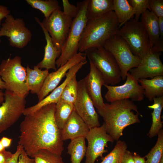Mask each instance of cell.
<instances>
[{
  "label": "cell",
  "instance_id": "27",
  "mask_svg": "<svg viewBox=\"0 0 163 163\" xmlns=\"http://www.w3.org/2000/svg\"><path fill=\"white\" fill-rule=\"evenodd\" d=\"M85 138L80 137L71 140L67 147V153L71 156V163H81L85 156L87 147Z\"/></svg>",
  "mask_w": 163,
  "mask_h": 163
},
{
  "label": "cell",
  "instance_id": "23",
  "mask_svg": "<svg viewBox=\"0 0 163 163\" xmlns=\"http://www.w3.org/2000/svg\"><path fill=\"white\" fill-rule=\"evenodd\" d=\"M143 88L144 95L150 101L155 97L163 96V76H157L151 79L138 80Z\"/></svg>",
  "mask_w": 163,
  "mask_h": 163
},
{
  "label": "cell",
  "instance_id": "47",
  "mask_svg": "<svg viewBox=\"0 0 163 163\" xmlns=\"http://www.w3.org/2000/svg\"><path fill=\"white\" fill-rule=\"evenodd\" d=\"M0 89L3 90L5 89V82L2 80L0 76Z\"/></svg>",
  "mask_w": 163,
  "mask_h": 163
},
{
  "label": "cell",
  "instance_id": "50",
  "mask_svg": "<svg viewBox=\"0 0 163 163\" xmlns=\"http://www.w3.org/2000/svg\"><path fill=\"white\" fill-rule=\"evenodd\" d=\"M1 22H0V27L1 26ZM1 40L0 38V43H1Z\"/></svg>",
  "mask_w": 163,
  "mask_h": 163
},
{
  "label": "cell",
  "instance_id": "2",
  "mask_svg": "<svg viewBox=\"0 0 163 163\" xmlns=\"http://www.w3.org/2000/svg\"><path fill=\"white\" fill-rule=\"evenodd\" d=\"M97 111L104 121L107 133L114 141L119 140L126 127L140 122L138 108L130 99L105 103L104 107Z\"/></svg>",
  "mask_w": 163,
  "mask_h": 163
},
{
  "label": "cell",
  "instance_id": "44",
  "mask_svg": "<svg viewBox=\"0 0 163 163\" xmlns=\"http://www.w3.org/2000/svg\"><path fill=\"white\" fill-rule=\"evenodd\" d=\"M135 163H145V157H141L136 152L133 154Z\"/></svg>",
  "mask_w": 163,
  "mask_h": 163
},
{
  "label": "cell",
  "instance_id": "16",
  "mask_svg": "<svg viewBox=\"0 0 163 163\" xmlns=\"http://www.w3.org/2000/svg\"><path fill=\"white\" fill-rule=\"evenodd\" d=\"M86 57L85 53L78 52L56 70L49 73L45 79L40 91L37 95L38 102L44 99L57 87L71 68L80 62L86 60Z\"/></svg>",
  "mask_w": 163,
  "mask_h": 163
},
{
  "label": "cell",
  "instance_id": "30",
  "mask_svg": "<svg viewBox=\"0 0 163 163\" xmlns=\"http://www.w3.org/2000/svg\"><path fill=\"white\" fill-rule=\"evenodd\" d=\"M127 146L124 141H117L114 148L107 155L102 158L100 163H121L123 156Z\"/></svg>",
  "mask_w": 163,
  "mask_h": 163
},
{
  "label": "cell",
  "instance_id": "15",
  "mask_svg": "<svg viewBox=\"0 0 163 163\" xmlns=\"http://www.w3.org/2000/svg\"><path fill=\"white\" fill-rule=\"evenodd\" d=\"M161 54V53H152L151 49L141 59L138 66L130 70L129 72L137 80L163 76V65L160 59Z\"/></svg>",
  "mask_w": 163,
  "mask_h": 163
},
{
  "label": "cell",
  "instance_id": "8",
  "mask_svg": "<svg viewBox=\"0 0 163 163\" xmlns=\"http://www.w3.org/2000/svg\"><path fill=\"white\" fill-rule=\"evenodd\" d=\"M103 47L109 51L115 59L123 80L126 79L129 70L137 66L141 61L139 58L133 54L126 42L117 34L108 39Z\"/></svg>",
  "mask_w": 163,
  "mask_h": 163
},
{
  "label": "cell",
  "instance_id": "17",
  "mask_svg": "<svg viewBox=\"0 0 163 163\" xmlns=\"http://www.w3.org/2000/svg\"><path fill=\"white\" fill-rule=\"evenodd\" d=\"M89 63L90 72L84 78L85 87L94 107L100 110L104 107L105 104L101 94L104 81L99 71L91 62L89 61Z\"/></svg>",
  "mask_w": 163,
  "mask_h": 163
},
{
  "label": "cell",
  "instance_id": "24",
  "mask_svg": "<svg viewBox=\"0 0 163 163\" xmlns=\"http://www.w3.org/2000/svg\"><path fill=\"white\" fill-rule=\"evenodd\" d=\"M113 0H88L86 11L87 20L101 17L113 11Z\"/></svg>",
  "mask_w": 163,
  "mask_h": 163
},
{
  "label": "cell",
  "instance_id": "32",
  "mask_svg": "<svg viewBox=\"0 0 163 163\" xmlns=\"http://www.w3.org/2000/svg\"><path fill=\"white\" fill-rule=\"evenodd\" d=\"M156 144L145 156V163H159L163 156V130L161 129L158 134Z\"/></svg>",
  "mask_w": 163,
  "mask_h": 163
},
{
  "label": "cell",
  "instance_id": "39",
  "mask_svg": "<svg viewBox=\"0 0 163 163\" xmlns=\"http://www.w3.org/2000/svg\"><path fill=\"white\" fill-rule=\"evenodd\" d=\"M13 154L5 150L0 152V163H7L12 157Z\"/></svg>",
  "mask_w": 163,
  "mask_h": 163
},
{
  "label": "cell",
  "instance_id": "37",
  "mask_svg": "<svg viewBox=\"0 0 163 163\" xmlns=\"http://www.w3.org/2000/svg\"><path fill=\"white\" fill-rule=\"evenodd\" d=\"M18 163H35L34 159L30 158L23 148L19 156Z\"/></svg>",
  "mask_w": 163,
  "mask_h": 163
},
{
  "label": "cell",
  "instance_id": "43",
  "mask_svg": "<svg viewBox=\"0 0 163 163\" xmlns=\"http://www.w3.org/2000/svg\"><path fill=\"white\" fill-rule=\"evenodd\" d=\"M0 140L5 148H8L11 145L12 139L6 137H3Z\"/></svg>",
  "mask_w": 163,
  "mask_h": 163
},
{
  "label": "cell",
  "instance_id": "42",
  "mask_svg": "<svg viewBox=\"0 0 163 163\" xmlns=\"http://www.w3.org/2000/svg\"><path fill=\"white\" fill-rule=\"evenodd\" d=\"M10 10L7 7L0 5V22L10 14Z\"/></svg>",
  "mask_w": 163,
  "mask_h": 163
},
{
  "label": "cell",
  "instance_id": "22",
  "mask_svg": "<svg viewBox=\"0 0 163 163\" xmlns=\"http://www.w3.org/2000/svg\"><path fill=\"white\" fill-rule=\"evenodd\" d=\"M141 19L152 48L160 39L158 18L152 12L147 10L141 14Z\"/></svg>",
  "mask_w": 163,
  "mask_h": 163
},
{
  "label": "cell",
  "instance_id": "40",
  "mask_svg": "<svg viewBox=\"0 0 163 163\" xmlns=\"http://www.w3.org/2000/svg\"><path fill=\"white\" fill-rule=\"evenodd\" d=\"M23 148L21 145H18L16 152L13 154L12 157L7 163H18L19 156Z\"/></svg>",
  "mask_w": 163,
  "mask_h": 163
},
{
  "label": "cell",
  "instance_id": "18",
  "mask_svg": "<svg viewBox=\"0 0 163 163\" xmlns=\"http://www.w3.org/2000/svg\"><path fill=\"white\" fill-rule=\"evenodd\" d=\"M87 62L86 60L80 62L72 66L68 71L66 75V78L63 82L57 87L51 93L36 104L26 108L23 115L26 116L32 113L42 107L46 105L56 103L60 99L65 88L70 80L76 75L78 71Z\"/></svg>",
  "mask_w": 163,
  "mask_h": 163
},
{
  "label": "cell",
  "instance_id": "29",
  "mask_svg": "<svg viewBox=\"0 0 163 163\" xmlns=\"http://www.w3.org/2000/svg\"><path fill=\"white\" fill-rule=\"evenodd\" d=\"M26 2L32 8L40 11L46 19L54 11L61 8L56 0H26Z\"/></svg>",
  "mask_w": 163,
  "mask_h": 163
},
{
  "label": "cell",
  "instance_id": "45",
  "mask_svg": "<svg viewBox=\"0 0 163 163\" xmlns=\"http://www.w3.org/2000/svg\"><path fill=\"white\" fill-rule=\"evenodd\" d=\"M160 39L163 40V17L158 18Z\"/></svg>",
  "mask_w": 163,
  "mask_h": 163
},
{
  "label": "cell",
  "instance_id": "46",
  "mask_svg": "<svg viewBox=\"0 0 163 163\" xmlns=\"http://www.w3.org/2000/svg\"><path fill=\"white\" fill-rule=\"evenodd\" d=\"M4 101V93L0 89V105Z\"/></svg>",
  "mask_w": 163,
  "mask_h": 163
},
{
  "label": "cell",
  "instance_id": "13",
  "mask_svg": "<svg viewBox=\"0 0 163 163\" xmlns=\"http://www.w3.org/2000/svg\"><path fill=\"white\" fill-rule=\"evenodd\" d=\"M126 80L123 85L114 86L104 84L107 91L104 96L105 99L109 102L118 100L130 99L133 101H140L144 98V90L139 84L138 80L127 73Z\"/></svg>",
  "mask_w": 163,
  "mask_h": 163
},
{
  "label": "cell",
  "instance_id": "7",
  "mask_svg": "<svg viewBox=\"0 0 163 163\" xmlns=\"http://www.w3.org/2000/svg\"><path fill=\"white\" fill-rule=\"evenodd\" d=\"M117 34L126 42L133 54L141 59L151 49L148 36L141 22L133 18L125 23Z\"/></svg>",
  "mask_w": 163,
  "mask_h": 163
},
{
  "label": "cell",
  "instance_id": "10",
  "mask_svg": "<svg viewBox=\"0 0 163 163\" xmlns=\"http://www.w3.org/2000/svg\"><path fill=\"white\" fill-rule=\"evenodd\" d=\"M4 101L0 106V133L6 130L19 118L26 108L25 97L5 90Z\"/></svg>",
  "mask_w": 163,
  "mask_h": 163
},
{
  "label": "cell",
  "instance_id": "25",
  "mask_svg": "<svg viewBox=\"0 0 163 163\" xmlns=\"http://www.w3.org/2000/svg\"><path fill=\"white\" fill-rule=\"evenodd\" d=\"M153 101V104L148 106L149 108L153 109V112L151 113L152 124L147 134V136L150 138L157 136L163 126V122L161 121V118L163 108V96L155 97Z\"/></svg>",
  "mask_w": 163,
  "mask_h": 163
},
{
  "label": "cell",
  "instance_id": "9",
  "mask_svg": "<svg viewBox=\"0 0 163 163\" xmlns=\"http://www.w3.org/2000/svg\"><path fill=\"white\" fill-rule=\"evenodd\" d=\"M0 27V38L3 36L8 38L9 44L11 46L22 49L30 41L32 34L26 27L22 18H15L11 14L5 18L4 22Z\"/></svg>",
  "mask_w": 163,
  "mask_h": 163
},
{
  "label": "cell",
  "instance_id": "49",
  "mask_svg": "<svg viewBox=\"0 0 163 163\" xmlns=\"http://www.w3.org/2000/svg\"><path fill=\"white\" fill-rule=\"evenodd\" d=\"M159 163H163V156L161 158Z\"/></svg>",
  "mask_w": 163,
  "mask_h": 163
},
{
  "label": "cell",
  "instance_id": "14",
  "mask_svg": "<svg viewBox=\"0 0 163 163\" xmlns=\"http://www.w3.org/2000/svg\"><path fill=\"white\" fill-rule=\"evenodd\" d=\"M74 106L75 111L90 129L100 126L98 115L87 92L84 78L78 82L77 96Z\"/></svg>",
  "mask_w": 163,
  "mask_h": 163
},
{
  "label": "cell",
  "instance_id": "36",
  "mask_svg": "<svg viewBox=\"0 0 163 163\" xmlns=\"http://www.w3.org/2000/svg\"><path fill=\"white\" fill-rule=\"evenodd\" d=\"M63 7V12L66 15L72 18H75L77 15L78 10L77 6L71 4L68 0L62 1Z\"/></svg>",
  "mask_w": 163,
  "mask_h": 163
},
{
  "label": "cell",
  "instance_id": "33",
  "mask_svg": "<svg viewBox=\"0 0 163 163\" xmlns=\"http://www.w3.org/2000/svg\"><path fill=\"white\" fill-rule=\"evenodd\" d=\"M78 91V82L75 75L66 86L60 99L74 104L77 99Z\"/></svg>",
  "mask_w": 163,
  "mask_h": 163
},
{
  "label": "cell",
  "instance_id": "11",
  "mask_svg": "<svg viewBox=\"0 0 163 163\" xmlns=\"http://www.w3.org/2000/svg\"><path fill=\"white\" fill-rule=\"evenodd\" d=\"M72 18L66 15L61 8L54 11L42 24L48 32L55 46L62 51L69 31Z\"/></svg>",
  "mask_w": 163,
  "mask_h": 163
},
{
  "label": "cell",
  "instance_id": "35",
  "mask_svg": "<svg viewBox=\"0 0 163 163\" xmlns=\"http://www.w3.org/2000/svg\"><path fill=\"white\" fill-rule=\"evenodd\" d=\"M152 12L158 18L163 17V0H149Z\"/></svg>",
  "mask_w": 163,
  "mask_h": 163
},
{
  "label": "cell",
  "instance_id": "38",
  "mask_svg": "<svg viewBox=\"0 0 163 163\" xmlns=\"http://www.w3.org/2000/svg\"><path fill=\"white\" fill-rule=\"evenodd\" d=\"M121 163H135L133 154L126 150L123 156Z\"/></svg>",
  "mask_w": 163,
  "mask_h": 163
},
{
  "label": "cell",
  "instance_id": "41",
  "mask_svg": "<svg viewBox=\"0 0 163 163\" xmlns=\"http://www.w3.org/2000/svg\"><path fill=\"white\" fill-rule=\"evenodd\" d=\"M151 51L153 53H161L163 51V40L159 39L152 47Z\"/></svg>",
  "mask_w": 163,
  "mask_h": 163
},
{
  "label": "cell",
  "instance_id": "28",
  "mask_svg": "<svg viewBox=\"0 0 163 163\" xmlns=\"http://www.w3.org/2000/svg\"><path fill=\"white\" fill-rule=\"evenodd\" d=\"M74 110V104L60 99L56 104L54 118L58 128L61 130Z\"/></svg>",
  "mask_w": 163,
  "mask_h": 163
},
{
  "label": "cell",
  "instance_id": "48",
  "mask_svg": "<svg viewBox=\"0 0 163 163\" xmlns=\"http://www.w3.org/2000/svg\"><path fill=\"white\" fill-rule=\"evenodd\" d=\"M5 150V148H4V147L2 145L0 140V152L3 151Z\"/></svg>",
  "mask_w": 163,
  "mask_h": 163
},
{
  "label": "cell",
  "instance_id": "4",
  "mask_svg": "<svg viewBox=\"0 0 163 163\" xmlns=\"http://www.w3.org/2000/svg\"><path fill=\"white\" fill-rule=\"evenodd\" d=\"M0 76L5 82V90L23 97L28 94L26 69L22 65L20 56L3 60L0 65Z\"/></svg>",
  "mask_w": 163,
  "mask_h": 163
},
{
  "label": "cell",
  "instance_id": "12",
  "mask_svg": "<svg viewBox=\"0 0 163 163\" xmlns=\"http://www.w3.org/2000/svg\"><path fill=\"white\" fill-rule=\"evenodd\" d=\"M88 141L85 163H95L99 157L107 152L105 149L109 142L114 141L107 133L104 123L99 127L90 129L85 137Z\"/></svg>",
  "mask_w": 163,
  "mask_h": 163
},
{
  "label": "cell",
  "instance_id": "1",
  "mask_svg": "<svg viewBox=\"0 0 163 163\" xmlns=\"http://www.w3.org/2000/svg\"><path fill=\"white\" fill-rule=\"evenodd\" d=\"M56 104L45 106L25 116L20 124L18 145L30 157L39 150L46 149L62 155L64 149L61 130L54 118Z\"/></svg>",
  "mask_w": 163,
  "mask_h": 163
},
{
  "label": "cell",
  "instance_id": "26",
  "mask_svg": "<svg viewBox=\"0 0 163 163\" xmlns=\"http://www.w3.org/2000/svg\"><path fill=\"white\" fill-rule=\"evenodd\" d=\"M113 11L119 23V29L134 15V10L128 0H113Z\"/></svg>",
  "mask_w": 163,
  "mask_h": 163
},
{
  "label": "cell",
  "instance_id": "20",
  "mask_svg": "<svg viewBox=\"0 0 163 163\" xmlns=\"http://www.w3.org/2000/svg\"><path fill=\"white\" fill-rule=\"evenodd\" d=\"M35 19L42 28L46 41L43 58L36 66L41 69H45L49 70L53 69L56 71L57 69L56 66V59L60 56L62 51L54 45L50 36L43 26L42 22L37 17H35Z\"/></svg>",
  "mask_w": 163,
  "mask_h": 163
},
{
  "label": "cell",
  "instance_id": "5",
  "mask_svg": "<svg viewBox=\"0 0 163 163\" xmlns=\"http://www.w3.org/2000/svg\"><path fill=\"white\" fill-rule=\"evenodd\" d=\"M88 2V0H85L77 4V15L72 20L61 55L56 60L58 68L64 65L78 53L81 36L88 20L86 11Z\"/></svg>",
  "mask_w": 163,
  "mask_h": 163
},
{
  "label": "cell",
  "instance_id": "34",
  "mask_svg": "<svg viewBox=\"0 0 163 163\" xmlns=\"http://www.w3.org/2000/svg\"><path fill=\"white\" fill-rule=\"evenodd\" d=\"M129 4L133 8L135 16L134 19L139 21L142 14L148 10L151 11L149 0H128Z\"/></svg>",
  "mask_w": 163,
  "mask_h": 163
},
{
  "label": "cell",
  "instance_id": "6",
  "mask_svg": "<svg viewBox=\"0 0 163 163\" xmlns=\"http://www.w3.org/2000/svg\"><path fill=\"white\" fill-rule=\"evenodd\" d=\"M85 54L101 72L104 84L115 85L121 79L119 66L112 55L103 47L92 48L85 50Z\"/></svg>",
  "mask_w": 163,
  "mask_h": 163
},
{
  "label": "cell",
  "instance_id": "31",
  "mask_svg": "<svg viewBox=\"0 0 163 163\" xmlns=\"http://www.w3.org/2000/svg\"><path fill=\"white\" fill-rule=\"evenodd\" d=\"M35 163H64L61 155L46 149L39 150L31 157Z\"/></svg>",
  "mask_w": 163,
  "mask_h": 163
},
{
  "label": "cell",
  "instance_id": "21",
  "mask_svg": "<svg viewBox=\"0 0 163 163\" xmlns=\"http://www.w3.org/2000/svg\"><path fill=\"white\" fill-rule=\"evenodd\" d=\"M26 69V84L28 89L33 94L37 95L40 91L44 81L49 73V70H42L36 65L33 69L27 65Z\"/></svg>",
  "mask_w": 163,
  "mask_h": 163
},
{
  "label": "cell",
  "instance_id": "19",
  "mask_svg": "<svg viewBox=\"0 0 163 163\" xmlns=\"http://www.w3.org/2000/svg\"><path fill=\"white\" fill-rule=\"evenodd\" d=\"M90 129L74 110L61 130L63 141L80 137L85 138Z\"/></svg>",
  "mask_w": 163,
  "mask_h": 163
},
{
  "label": "cell",
  "instance_id": "3",
  "mask_svg": "<svg viewBox=\"0 0 163 163\" xmlns=\"http://www.w3.org/2000/svg\"><path fill=\"white\" fill-rule=\"evenodd\" d=\"M119 26L113 11L101 17L88 20L78 44L79 52L90 48L103 47L108 39L117 34Z\"/></svg>",
  "mask_w": 163,
  "mask_h": 163
}]
</instances>
